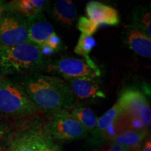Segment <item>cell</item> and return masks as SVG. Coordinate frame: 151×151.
Returning a JSON list of instances; mask_svg holds the SVG:
<instances>
[{"mask_svg": "<svg viewBox=\"0 0 151 151\" xmlns=\"http://www.w3.org/2000/svg\"><path fill=\"white\" fill-rule=\"evenodd\" d=\"M14 78L43 113L50 114L62 110L69 111L76 106V99L69 86L58 77L35 72Z\"/></svg>", "mask_w": 151, "mask_h": 151, "instance_id": "1", "label": "cell"}, {"mask_svg": "<svg viewBox=\"0 0 151 151\" xmlns=\"http://www.w3.org/2000/svg\"><path fill=\"white\" fill-rule=\"evenodd\" d=\"M46 57L36 45L27 42L14 47H0V75L35 73L48 66Z\"/></svg>", "mask_w": 151, "mask_h": 151, "instance_id": "2", "label": "cell"}, {"mask_svg": "<svg viewBox=\"0 0 151 151\" xmlns=\"http://www.w3.org/2000/svg\"><path fill=\"white\" fill-rule=\"evenodd\" d=\"M42 113L16 78L0 75V118L19 120Z\"/></svg>", "mask_w": 151, "mask_h": 151, "instance_id": "3", "label": "cell"}, {"mask_svg": "<svg viewBox=\"0 0 151 151\" xmlns=\"http://www.w3.org/2000/svg\"><path fill=\"white\" fill-rule=\"evenodd\" d=\"M4 151H62L45 129L44 124L33 123L13 134Z\"/></svg>", "mask_w": 151, "mask_h": 151, "instance_id": "4", "label": "cell"}, {"mask_svg": "<svg viewBox=\"0 0 151 151\" xmlns=\"http://www.w3.org/2000/svg\"><path fill=\"white\" fill-rule=\"evenodd\" d=\"M48 115L44 127L55 140L67 142L88 137V132L69 111L62 110Z\"/></svg>", "mask_w": 151, "mask_h": 151, "instance_id": "5", "label": "cell"}, {"mask_svg": "<svg viewBox=\"0 0 151 151\" xmlns=\"http://www.w3.org/2000/svg\"><path fill=\"white\" fill-rule=\"evenodd\" d=\"M50 70L56 71L66 79H91L95 80L101 76L99 68L90 57L80 58L64 57L48 64Z\"/></svg>", "mask_w": 151, "mask_h": 151, "instance_id": "6", "label": "cell"}, {"mask_svg": "<svg viewBox=\"0 0 151 151\" xmlns=\"http://www.w3.org/2000/svg\"><path fill=\"white\" fill-rule=\"evenodd\" d=\"M27 42V18L4 8L0 18V47H14Z\"/></svg>", "mask_w": 151, "mask_h": 151, "instance_id": "7", "label": "cell"}, {"mask_svg": "<svg viewBox=\"0 0 151 151\" xmlns=\"http://www.w3.org/2000/svg\"><path fill=\"white\" fill-rule=\"evenodd\" d=\"M116 102L122 115L139 118V112L148 101L143 92L134 87H129L120 93Z\"/></svg>", "mask_w": 151, "mask_h": 151, "instance_id": "8", "label": "cell"}, {"mask_svg": "<svg viewBox=\"0 0 151 151\" xmlns=\"http://www.w3.org/2000/svg\"><path fill=\"white\" fill-rule=\"evenodd\" d=\"M88 18L98 25L116 26L120 23L118 11L110 6L97 1H91L86 6Z\"/></svg>", "mask_w": 151, "mask_h": 151, "instance_id": "9", "label": "cell"}, {"mask_svg": "<svg viewBox=\"0 0 151 151\" xmlns=\"http://www.w3.org/2000/svg\"><path fill=\"white\" fill-rule=\"evenodd\" d=\"M27 20L29 42L40 48L55 33L53 27L42 13Z\"/></svg>", "mask_w": 151, "mask_h": 151, "instance_id": "10", "label": "cell"}, {"mask_svg": "<svg viewBox=\"0 0 151 151\" xmlns=\"http://www.w3.org/2000/svg\"><path fill=\"white\" fill-rule=\"evenodd\" d=\"M66 82L75 97L81 99L106 98L104 92L94 80L68 78Z\"/></svg>", "mask_w": 151, "mask_h": 151, "instance_id": "11", "label": "cell"}, {"mask_svg": "<svg viewBox=\"0 0 151 151\" xmlns=\"http://www.w3.org/2000/svg\"><path fill=\"white\" fill-rule=\"evenodd\" d=\"M52 18L64 27H70L77 15L76 9L71 1L59 0L50 4L48 6Z\"/></svg>", "mask_w": 151, "mask_h": 151, "instance_id": "12", "label": "cell"}, {"mask_svg": "<svg viewBox=\"0 0 151 151\" xmlns=\"http://www.w3.org/2000/svg\"><path fill=\"white\" fill-rule=\"evenodd\" d=\"M48 3L43 0H16L5 4V8L19 16L29 18L41 14Z\"/></svg>", "mask_w": 151, "mask_h": 151, "instance_id": "13", "label": "cell"}, {"mask_svg": "<svg viewBox=\"0 0 151 151\" xmlns=\"http://www.w3.org/2000/svg\"><path fill=\"white\" fill-rule=\"evenodd\" d=\"M127 42L135 53L146 58L151 56V39L139 28L132 26L127 33Z\"/></svg>", "mask_w": 151, "mask_h": 151, "instance_id": "14", "label": "cell"}, {"mask_svg": "<svg viewBox=\"0 0 151 151\" xmlns=\"http://www.w3.org/2000/svg\"><path fill=\"white\" fill-rule=\"evenodd\" d=\"M147 131H135L133 129H127L120 134L111 139L112 143L120 145L128 149L137 150L140 146L144 138L146 137Z\"/></svg>", "mask_w": 151, "mask_h": 151, "instance_id": "15", "label": "cell"}, {"mask_svg": "<svg viewBox=\"0 0 151 151\" xmlns=\"http://www.w3.org/2000/svg\"><path fill=\"white\" fill-rule=\"evenodd\" d=\"M71 113L87 132L93 133L97 125V118L91 109L83 106H76L71 109Z\"/></svg>", "mask_w": 151, "mask_h": 151, "instance_id": "16", "label": "cell"}, {"mask_svg": "<svg viewBox=\"0 0 151 151\" xmlns=\"http://www.w3.org/2000/svg\"><path fill=\"white\" fill-rule=\"evenodd\" d=\"M122 115V111L118 103H116L102 116L97 119V125L94 131V134L97 137H101L106 129Z\"/></svg>", "mask_w": 151, "mask_h": 151, "instance_id": "17", "label": "cell"}, {"mask_svg": "<svg viewBox=\"0 0 151 151\" xmlns=\"http://www.w3.org/2000/svg\"><path fill=\"white\" fill-rule=\"evenodd\" d=\"M97 45L95 39L92 36L81 34L76 46L74 48V52L83 58L89 57L92 49Z\"/></svg>", "mask_w": 151, "mask_h": 151, "instance_id": "18", "label": "cell"}, {"mask_svg": "<svg viewBox=\"0 0 151 151\" xmlns=\"http://www.w3.org/2000/svg\"><path fill=\"white\" fill-rule=\"evenodd\" d=\"M135 24L134 26L143 32L151 38V15L150 12L144 11H137L135 14Z\"/></svg>", "mask_w": 151, "mask_h": 151, "instance_id": "19", "label": "cell"}, {"mask_svg": "<svg viewBox=\"0 0 151 151\" xmlns=\"http://www.w3.org/2000/svg\"><path fill=\"white\" fill-rule=\"evenodd\" d=\"M77 27L81 31V34H84V35L88 36H92L97 31L99 26L88 18L81 16L78 19Z\"/></svg>", "mask_w": 151, "mask_h": 151, "instance_id": "20", "label": "cell"}, {"mask_svg": "<svg viewBox=\"0 0 151 151\" xmlns=\"http://www.w3.org/2000/svg\"><path fill=\"white\" fill-rule=\"evenodd\" d=\"M139 118L143 124L144 127L148 128L150 127L151 124V110L149 103L144 105L142 109L140 111L139 115Z\"/></svg>", "mask_w": 151, "mask_h": 151, "instance_id": "21", "label": "cell"}, {"mask_svg": "<svg viewBox=\"0 0 151 151\" xmlns=\"http://www.w3.org/2000/svg\"><path fill=\"white\" fill-rule=\"evenodd\" d=\"M12 134L13 133H11L9 126L4 124H0V149H2L1 148L4 144L6 146H7Z\"/></svg>", "mask_w": 151, "mask_h": 151, "instance_id": "22", "label": "cell"}, {"mask_svg": "<svg viewBox=\"0 0 151 151\" xmlns=\"http://www.w3.org/2000/svg\"><path fill=\"white\" fill-rule=\"evenodd\" d=\"M43 46H46L54 52L59 51L60 48H62V41L60 38L57 35V34L55 32L51 37H50L46 41Z\"/></svg>", "mask_w": 151, "mask_h": 151, "instance_id": "23", "label": "cell"}, {"mask_svg": "<svg viewBox=\"0 0 151 151\" xmlns=\"http://www.w3.org/2000/svg\"><path fill=\"white\" fill-rule=\"evenodd\" d=\"M97 151H131L125 147H123L120 145L115 144L111 143V144L102 146L101 148L97 149Z\"/></svg>", "mask_w": 151, "mask_h": 151, "instance_id": "24", "label": "cell"}, {"mask_svg": "<svg viewBox=\"0 0 151 151\" xmlns=\"http://www.w3.org/2000/svg\"><path fill=\"white\" fill-rule=\"evenodd\" d=\"M142 151H151V141L150 139L146 141Z\"/></svg>", "mask_w": 151, "mask_h": 151, "instance_id": "25", "label": "cell"}, {"mask_svg": "<svg viewBox=\"0 0 151 151\" xmlns=\"http://www.w3.org/2000/svg\"><path fill=\"white\" fill-rule=\"evenodd\" d=\"M5 8V3L0 1V18H1V15H2L4 11Z\"/></svg>", "mask_w": 151, "mask_h": 151, "instance_id": "26", "label": "cell"}, {"mask_svg": "<svg viewBox=\"0 0 151 151\" xmlns=\"http://www.w3.org/2000/svg\"><path fill=\"white\" fill-rule=\"evenodd\" d=\"M90 151H97V150H90Z\"/></svg>", "mask_w": 151, "mask_h": 151, "instance_id": "27", "label": "cell"}]
</instances>
